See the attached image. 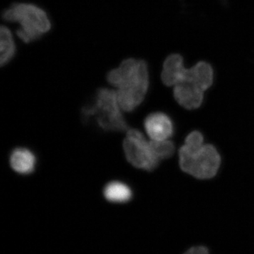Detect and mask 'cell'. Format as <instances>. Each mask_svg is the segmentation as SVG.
Here are the masks:
<instances>
[{"label": "cell", "instance_id": "6da1fadb", "mask_svg": "<svg viewBox=\"0 0 254 254\" xmlns=\"http://www.w3.org/2000/svg\"><path fill=\"white\" fill-rule=\"evenodd\" d=\"M107 80L118 88L117 94L121 109L133 111L141 105L148 91V66L143 60L128 58L108 73Z\"/></svg>", "mask_w": 254, "mask_h": 254}, {"label": "cell", "instance_id": "7a4b0ae2", "mask_svg": "<svg viewBox=\"0 0 254 254\" xmlns=\"http://www.w3.org/2000/svg\"><path fill=\"white\" fill-rule=\"evenodd\" d=\"M3 19L18 23L16 36L25 43L39 39L51 29V21L45 10L31 3H15L5 10Z\"/></svg>", "mask_w": 254, "mask_h": 254}, {"label": "cell", "instance_id": "3957f363", "mask_svg": "<svg viewBox=\"0 0 254 254\" xmlns=\"http://www.w3.org/2000/svg\"><path fill=\"white\" fill-rule=\"evenodd\" d=\"M119 104L117 91L102 88L97 92L93 104L83 108L84 116H94L100 128L105 131H126L128 126Z\"/></svg>", "mask_w": 254, "mask_h": 254}, {"label": "cell", "instance_id": "277c9868", "mask_svg": "<svg viewBox=\"0 0 254 254\" xmlns=\"http://www.w3.org/2000/svg\"><path fill=\"white\" fill-rule=\"evenodd\" d=\"M179 156L182 171L200 180L215 177L221 162L218 150L210 144L203 145L195 152H190L182 146Z\"/></svg>", "mask_w": 254, "mask_h": 254}, {"label": "cell", "instance_id": "5b68a950", "mask_svg": "<svg viewBox=\"0 0 254 254\" xmlns=\"http://www.w3.org/2000/svg\"><path fill=\"white\" fill-rule=\"evenodd\" d=\"M123 148L127 160L135 168L153 171L160 163L152 150L150 142L145 140L138 130H128Z\"/></svg>", "mask_w": 254, "mask_h": 254}, {"label": "cell", "instance_id": "8992f818", "mask_svg": "<svg viewBox=\"0 0 254 254\" xmlns=\"http://www.w3.org/2000/svg\"><path fill=\"white\" fill-rule=\"evenodd\" d=\"M144 127L153 141H164L173 136L174 125L171 119L162 113H153L145 119Z\"/></svg>", "mask_w": 254, "mask_h": 254}, {"label": "cell", "instance_id": "52a82bcc", "mask_svg": "<svg viewBox=\"0 0 254 254\" xmlns=\"http://www.w3.org/2000/svg\"><path fill=\"white\" fill-rule=\"evenodd\" d=\"M214 71L211 65L200 62L190 68H186L181 83H189L206 91L213 83Z\"/></svg>", "mask_w": 254, "mask_h": 254}, {"label": "cell", "instance_id": "ba28073f", "mask_svg": "<svg viewBox=\"0 0 254 254\" xmlns=\"http://www.w3.org/2000/svg\"><path fill=\"white\" fill-rule=\"evenodd\" d=\"M203 92L191 83H181L175 86L174 96L183 108L193 110L199 108L203 103Z\"/></svg>", "mask_w": 254, "mask_h": 254}, {"label": "cell", "instance_id": "9c48e42d", "mask_svg": "<svg viewBox=\"0 0 254 254\" xmlns=\"http://www.w3.org/2000/svg\"><path fill=\"white\" fill-rule=\"evenodd\" d=\"M183 58L180 55H170L163 64L161 78L164 84L168 86H176L181 83L185 71Z\"/></svg>", "mask_w": 254, "mask_h": 254}, {"label": "cell", "instance_id": "30bf717a", "mask_svg": "<svg viewBox=\"0 0 254 254\" xmlns=\"http://www.w3.org/2000/svg\"><path fill=\"white\" fill-rule=\"evenodd\" d=\"M36 157L26 148H16L11 153L10 165L16 173L28 175L33 173L36 166Z\"/></svg>", "mask_w": 254, "mask_h": 254}, {"label": "cell", "instance_id": "8fae6325", "mask_svg": "<svg viewBox=\"0 0 254 254\" xmlns=\"http://www.w3.org/2000/svg\"><path fill=\"white\" fill-rule=\"evenodd\" d=\"M16 47L14 36L9 28H0V64L1 66L9 63L16 54Z\"/></svg>", "mask_w": 254, "mask_h": 254}, {"label": "cell", "instance_id": "7c38bea8", "mask_svg": "<svg viewBox=\"0 0 254 254\" xmlns=\"http://www.w3.org/2000/svg\"><path fill=\"white\" fill-rule=\"evenodd\" d=\"M105 198L114 203H125L131 199V189L120 182H112L104 189Z\"/></svg>", "mask_w": 254, "mask_h": 254}, {"label": "cell", "instance_id": "4fadbf2b", "mask_svg": "<svg viewBox=\"0 0 254 254\" xmlns=\"http://www.w3.org/2000/svg\"><path fill=\"white\" fill-rule=\"evenodd\" d=\"M150 146L155 156L158 160L170 158L175 153V144L168 140L164 141H153L150 142Z\"/></svg>", "mask_w": 254, "mask_h": 254}, {"label": "cell", "instance_id": "5bb4252c", "mask_svg": "<svg viewBox=\"0 0 254 254\" xmlns=\"http://www.w3.org/2000/svg\"><path fill=\"white\" fill-rule=\"evenodd\" d=\"M203 145V136L199 131H194L190 133L185 140L183 145L190 152H195Z\"/></svg>", "mask_w": 254, "mask_h": 254}, {"label": "cell", "instance_id": "9a60e30c", "mask_svg": "<svg viewBox=\"0 0 254 254\" xmlns=\"http://www.w3.org/2000/svg\"><path fill=\"white\" fill-rule=\"evenodd\" d=\"M184 254H208V251L204 247H192Z\"/></svg>", "mask_w": 254, "mask_h": 254}]
</instances>
